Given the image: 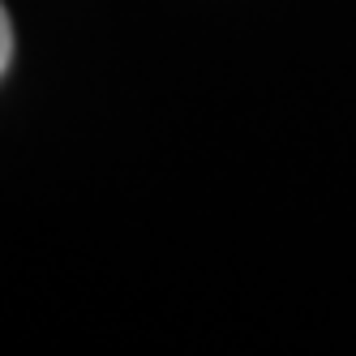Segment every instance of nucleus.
Segmentation results:
<instances>
[{"mask_svg":"<svg viewBox=\"0 0 356 356\" xmlns=\"http://www.w3.org/2000/svg\"><path fill=\"white\" fill-rule=\"evenodd\" d=\"M9 60H13V22H9L5 5H0V78H5Z\"/></svg>","mask_w":356,"mask_h":356,"instance_id":"1","label":"nucleus"}]
</instances>
